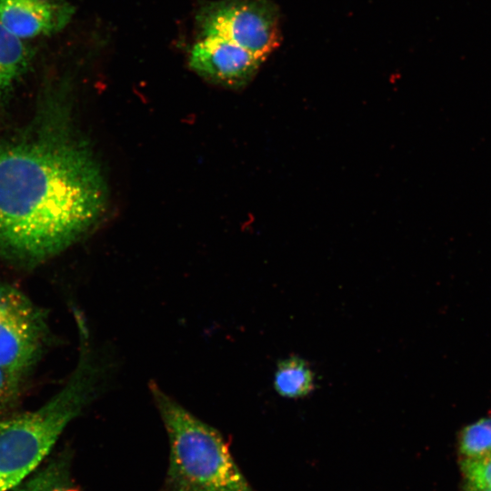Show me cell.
Returning a JSON list of instances; mask_svg holds the SVG:
<instances>
[{
	"label": "cell",
	"mask_w": 491,
	"mask_h": 491,
	"mask_svg": "<svg viewBox=\"0 0 491 491\" xmlns=\"http://www.w3.org/2000/svg\"><path fill=\"white\" fill-rule=\"evenodd\" d=\"M65 87L48 88L32 120L0 137V257L21 266L60 255L106 212L107 185Z\"/></svg>",
	"instance_id": "1"
},
{
	"label": "cell",
	"mask_w": 491,
	"mask_h": 491,
	"mask_svg": "<svg viewBox=\"0 0 491 491\" xmlns=\"http://www.w3.org/2000/svg\"><path fill=\"white\" fill-rule=\"evenodd\" d=\"M460 468L466 486L491 490V454L462 458Z\"/></svg>",
	"instance_id": "12"
},
{
	"label": "cell",
	"mask_w": 491,
	"mask_h": 491,
	"mask_svg": "<svg viewBox=\"0 0 491 491\" xmlns=\"http://www.w3.org/2000/svg\"><path fill=\"white\" fill-rule=\"evenodd\" d=\"M23 379L0 366V418L4 417L17 402Z\"/></svg>",
	"instance_id": "13"
},
{
	"label": "cell",
	"mask_w": 491,
	"mask_h": 491,
	"mask_svg": "<svg viewBox=\"0 0 491 491\" xmlns=\"http://www.w3.org/2000/svg\"><path fill=\"white\" fill-rule=\"evenodd\" d=\"M274 387L286 398H302L316 387V376L307 361L299 356H289L278 362Z\"/></svg>",
	"instance_id": "9"
},
{
	"label": "cell",
	"mask_w": 491,
	"mask_h": 491,
	"mask_svg": "<svg viewBox=\"0 0 491 491\" xmlns=\"http://www.w3.org/2000/svg\"><path fill=\"white\" fill-rule=\"evenodd\" d=\"M188 62L205 80L238 89L249 84L264 61L229 40L205 36L194 44Z\"/></svg>",
	"instance_id": "6"
},
{
	"label": "cell",
	"mask_w": 491,
	"mask_h": 491,
	"mask_svg": "<svg viewBox=\"0 0 491 491\" xmlns=\"http://www.w3.org/2000/svg\"><path fill=\"white\" fill-rule=\"evenodd\" d=\"M12 491H75L69 457L63 454L53 458Z\"/></svg>",
	"instance_id": "10"
},
{
	"label": "cell",
	"mask_w": 491,
	"mask_h": 491,
	"mask_svg": "<svg viewBox=\"0 0 491 491\" xmlns=\"http://www.w3.org/2000/svg\"><path fill=\"white\" fill-rule=\"evenodd\" d=\"M200 37L229 40L263 61L281 42L280 13L271 0H215L195 15Z\"/></svg>",
	"instance_id": "4"
},
{
	"label": "cell",
	"mask_w": 491,
	"mask_h": 491,
	"mask_svg": "<svg viewBox=\"0 0 491 491\" xmlns=\"http://www.w3.org/2000/svg\"><path fill=\"white\" fill-rule=\"evenodd\" d=\"M74 12L65 0H0V25L25 41L60 32Z\"/></svg>",
	"instance_id": "7"
},
{
	"label": "cell",
	"mask_w": 491,
	"mask_h": 491,
	"mask_svg": "<svg viewBox=\"0 0 491 491\" xmlns=\"http://www.w3.org/2000/svg\"><path fill=\"white\" fill-rule=\"evenodd\" d=\"M149 389L169 443L165 491H255L216 428L193 415L155 382Z\"/></svg>",
	"instance_id": "3"
},
{
	"label": "cell",
	"mask_w": 491,
	"mask_h": 491,
	"mask_svg": "<svg viewBox=\"0 0 491 491\" xmlns=\"http://www.w3.org/2000/svg\"><path fill=\"white\" fill-rule=\"evenodd\" d=\"M49 337L45 313L17 287L0 282V366L25 378Z\"/></svg>",
	"instance_id": "5"
},
{
	"label": "cell",
	"mask_w": 491,
	"mask_h": 491,
	"mask_svg": "<svg viewBox=\"0 0 491 491\" xmlns=\"http://www.w3.org/2000/svg\"><path fill=\"white\" fill-rule=\"evenodd\" d=\"M464 491H491V490H486V489H478V488H475V487H472V486H465V488H464Z\"/></svg>",
	"instance_id": "14"
},
{
	"label": "cell",
	"mask_w": 491,
	"mask_h": 491,
	"mask_svg": "<svg viewBox=\"0 0 491 491\" xmlns=\"http://www.w3.org/2000/svg\"><path fill=\"white\" fill-rule=\"evenodd\" d=\"M33 52L24 40L0 25V99L5 97L27 72Z\"/></svg>",
	"instance_id": "8"
},
{
	"label": "cell",
	"mask_w": 491,
	"mask_h": 491,
	"mask_svg": "<svg viewBox=\"0 0 491 491\" xmlns=\"http://www.w3.org/2000/svg\"><path fill=\"white\" fill-rule=\"evenodd\" d=\"M458 449L462 458L491 454V416L466 426L459 435Z\"/></svg>",
	"instance_id": "11"
},
{
	"label": "cell",
	"mask_w": 491,
	"mask_h": 491,
	"mask_svg": "<svg viewBox=\"0 0 491 491\" xmlns=\"http://www.w3.org/2000/svg\"><path fill=\"white\" fill-rule=\"evenodd\" d=\"M77 363L64 386L35 410L0 418V491H12L41 465L65 427L95 398L108 365L79 337Z\"/></svg>",
	"instance_id": "2"
}]
</instances>
